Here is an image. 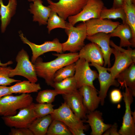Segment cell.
<instances>
[{
    "instance_id": "obj_1",
    "label": "cell",
    "mask_w": 135,
    "mask_h": 135,
    "mask_svg": "<svg viewBox=\"0 0 135 135\" xmlns=\"http://www.w3.org/2000/svg\"><path fill=\"white\" fill-rule=\"evenodd\" d=\"M57 58L47 62H43L38 57L34 64L37 76L43 78L50 86L54 82V77L55 72L60 68L72 63L75 62L79 58L78 53L54 54Z\"/></svg>"
},
{
    "instance_id": "obj_2",
    "label": "cell",
    "mask_w": 135,
    "mask_h": 135,
    "mask_svg": "<svg viewBox=\"0 0 135 135\" xmlns=\"http://www.w3.org/2000/svg\"><path fill=\"white\" fill-rule=\"evenodd\" d=\"M53 120L61 121L68 127L73 135H85L84 131L87 126L84 120L78 118L64 102L50 114Z\"/></svg>"
},
{
    "instance_id": "obj_3",
    "label": "cell",
    "mask_w": 135,
    "mask_h": 135,
    "mask_svg": "<svg viewBox=\"0 0 135 135\" xmlns=\"http://www.w3.org/2000/svg\"><path fill=\"white\" fill-rule=\"evenodd\" d=\"M66 26L65 31L68 38L62 43V51L77 52L85 45L84 41L87 36L85 22H82L74 26L66 22Z\"/></svg>"
},
{
    "instance_id": "obj_4",
    "label": "cell",
    "mask_w": 135,
    "mask_h": 135,
    "mask_svg": "<svg viewBox=\"0 0 135 135\" xmlns=\"http://www.w3.org/2000/svg\"><path fill=\"white\" fill-rule=\"evenodd\" d=\"M33 101L32 97L29 94L5 96L0 98V116L14 115L17 114V110L29 106Z\"/></svg>"
},
{
    "instance_id": "obj_5",
    "label": "cell",
    "mask_w": 135,
    "mask_h": 135,
    "mask_svg": "<svg viewBox=\"0 0 135 135\" xmlns=\"http://www.w3.org/2000/svg\"><path fill=\"white\" fill-rule=\"evenodd\" d=\"M17 64L14 69L10 70V78L16 76H22L31 82H36L38 80L34 65L29 59L27 52L23 49L20 51L16 58Z\"/></svg>"
},
{
    "instance_id": "obj_6",
    "label": "cell",
    "mask_w": 135,
    "mask_h": 135,
    "mask_svg": "<svg viewBox=\"0 0 135 135\" xmlns=\"http://www.w3.org/2000/svg\"><path fill=\"white\" fill-rule=\"evenodd\" d=\"M48 6L52 11L56 12L66 20L70 16L80 12L86 4L88 0H59L54 2L51 0H46Z\"/></svg>"
},
{
    "instance_id": "obj_7",
    "label": "cell",
    "mask_w": 135,
    "mask_h": 135,
    "mask_svg": "<svg viewBox=\"0 0 135 135\" xmlns=\"http://www.w3.org/2000/svg\"><path fill=\"white\" fill-rule=\"evenodd\" d=\"M34 104L21 109L18 113L12 116H3L5 124L10 128H29L32 122L37 118L34 111Z\"/></svg>"
},
{
    "instance_id": "obj_8",
    "label": "cell",
    "mask_w": 135,
    "mask_h": 135,
    "mask_svg": "<svg viewBox=\"0 0 135 135\" xmlns=\"http://www.w3.org/2000/svg\"><path fill=\"white\" fill-rule=\"evenodd\" d=\"M104 7L102 0H88L80 12L68 18V22L74 26L79 22H85L92 18H99L101 11Z\"/></svg>"
},
{
    "instance_id": "obj_9",
    "label": "cell",
    "mask_w": 135,
    "mask_h": 135,
    "mask_svg": "<svg viewBox=\"0 0 135 135\" xmlns=\"http://www.w3.org/2000/svg\"><path fill=\"white\" fill-rule=\"evenodd\" d=\"M75 64L74 77L76 82L77 88L86 85L95 88L93 82L98 78V73L91 69L89 62L84 59L79 58Z\"/></svg>"
},
{
    "instance_id": "obj_10",
    "label": "cell",
    "mask_w": 135,
    "mask_h": 135,
    "mask_svg": "<svg viewBox=\"0 0 135 135\" xmlns=\"http://www.w3.org/2000/svg\"><path fill=\"white\" fill-rule=\"evenodd\" d=\"M19 34L23 43L28 44L31 49L32 54L31 62L33 64L38 58L45 53L50 52H55L59 54L62 53V43L57 38L52 41H46L42 44L38 45L29 41L24 36L21 32H19Z\"/></svg>"
},
{
    "instance_id": "obj_11",
    "label": "cell",
    "mask_w": 135,
    "mask_h": 135,
    "mask_svg": "<svg viewBox=\"0 0 135 135\" xmlns=\"http://www.w3.org/2000/svg\"><path fill=\"white\" fill-rule=\"evenodd\" d=\"M122 93L126 110L123 118L122 125L118 131L120 135H135V118L132 116L130 106L133 101L134 96L132 90L125 86Z\"/></svg>"
},
{
    "instance_id": "obj_12",
    "label": "cell",
    "mask_w": 135,
    "mask_h": 135,
    "mask_svg": "<svg viewBox=\"0 0 135 135\" xmlns=\"http://www.w3.org/2000/svg\"><path fill=\"white\" fill-rule=\"evenodd\" d=\"M128 48V49L124 52L112 48V54L115 58V62L113 66L107 68V69L116 79L120 73L135 62V50L130 47Z\"/></svg>"
},
{
    "instance_id": "obj_13",
    "label": "cell",
    "mask_w": 135,
    "mask_h": 135,
    "mask_svg": "<svg viewBox=\"0 0 135 135\" xmlns=\"http://www.w3.org/2000/svg\"><path fill=\"white\" fill-rule=\"evenodd\" d=\"M90 66L94 67L98 72V78L100 85L98 96L100 99V104L103 106L109 88L111 86H118L120 84L116 78L108 71L107 68L94 63H91Z\"/></svg>"
},
{
    "instance_id": "obj_14",
    "label": "cell",
    "mask_w": 135,
    "mask_h": 135,
    "mask_svg": "<svg viewBox=\"0 0 135 135\" xmlns=\"http://www.w3.org/2000/svg\"><path fill=\"white\" fill-rule=\"evenodd\" d=\"M85 22L87 36L100 32L110 34L120 24L118 22H113L110 19L100 18H92Z\"/></svg>"
},
{
    "instance_id": "obj_15",
    "label": "cell",
    "mask_w": 135,
    "mask_h": 135,
    "mask_svg": "<svg viewBox=\"0 0 135 135\" xmlns=\"http://www.w3.org/2000/svg\"><path fill=\"white\" fill-rule=\"evenodd\" d=\"M64 102L79 119H86L88 112L84 105L82 97L78 89L62 94Z\"/></svg>"
},
{
    "instance_id": "obj_16",
    "label": "cell",
    "mask_w": 135,
    "mask_h": 135,
    "mask_svg": "<svg viewBox=\"0 0 135 135\" xmlns=\"http://www.w3.org/2000/svg\"><path fill=\"white\" fill-rule=\"evenodd\" d=\"M111 37L109 34L100 32L90 36H87L86 38L91 42L98 45L100 48L103 54L104 61V66H111L110 57L112 54V48L110 46V39Z\"/></svg>"
},
{
    "instance_id": "obj_17",
    "label": "cell",
    "mask_w": 135,
    "mask_h": 135,
    "mask_svg": "<svg viewBox=\"0 0 135 135\" xmlns=\"http://www.w3.org/2000/svg\"><path fill=\"white\" fill-rule=\"evenodd\" d=\"M79 58L84 59L88 62L103 66L104 61L103 54L99 46L91 42L85 45L78 53Z\"/></svg>"
},
{
    "instance_id": "obj_18",
    "label": "cell",
    "mask_w": 135,
    "mask_h": 135,
    "mask_svg": "<svg viewBox=\"0 0 135 135\" xmlns=\"http://www.w3.org/2000/svg\"><path fill=\"white\" fill-rule=\"evenodd\" d=\"M78 90L82 96L84 105L88 112L96 110L100 102L98 95V92L96 88L86 85L82 86Z\"/></svg>"
},
{
    "instance_id": "obj_19",
    "label": "cell",
    "mask_w": 135,
    "mask_h": 135,
    "mask_svg": "<svg viewBox=\"0 0 135 135\" xmlns=\"http://www.w3.org/2000/svg\"><path fill=\"white\" fill-rule=\"evenodd\" d=\"M87 120L85 122L90 126L91 135H101L112 126L105 123L102 117V114L97 110L88 112L86 115Z\"/></svg>"
},
{
    "instance_id": "obj_20",
    "label": "cell",
    "mask_w": 135,
    "mask_h": 135,
    "mask_svg": "<svg viewBox=\"0 0 135 135\" xmlns=\"http://www.w3.org/2000/svg\"><path fill=\"white\" fill-rule=\"evenodd\" d=\"M33 2V3L30 4L29 9L34 15L33 21L38 22L40 25L46 24L51 12V9L48 6L43 5L41 0H34Z\"/></svg>"
},
{
    "instance_id": "obj_21",
    "label": "cell",
    "mask_w": 135,
    "mask_h": 135,
    "mask_svg": "<svg viewBox=\"0 0 135 135\" xmlns=\"http://www.w3.org/2000/svg\"><path fill=\"white\" fill-rule=\"evenodd\" d=\"M116 78L121 86H126L132 91L135 96V64L133 63L120 73Z\"/></svg>"
},
{
    "instance_id": "obj_22",
    "label": "cell",
    "mask_w": 135,
    "mask_h": 135,
    "mask_svg": "<svg viewBox=\"0 0 135 135\" xmlns=\"http://www.w3.org/2000/svg\"><path fill=\"white\" fill-rule=\"evenodd\" d=\"M0 5L1 28L2 32H4L9 23L11 18L15 13L17 2L16 0H9L8 4L5 6L2 0H0Z\"/></svg>"
},
{
    "instance_id": "obj_23",
    "label": "cell",
    "mask_w": 135,
    "mask_h": 135,
    "mask_svg": "<svg viewBox=\"0 0 135 135\" xmlns=\"http://www.w3.org/2000/svg\"><path fill=\"white\" fill-rule=\"evenodd\" d=\"M110 34L111 37H117L120 38V47H130L131 46L130 40L132 32L131 28L127 24H120Z\"/></svg>"
},
{
    "instance_id": "obj_24",
    "label": "cell",
    "mask_w": 135,
    "mask_h": 135,
    "mask_svg": "<svg viewBox=\"0 0 135 135\" xmlns=\"http://www.w3.org/2000/svg\"><path fill=\"white\" fill-rule=\"evenodd\" d=\"M52 120L50 114L37 118L32 122L28 128L34 135H45Z\"/></svg>"
},
{
    "instance_id": "obj_25",
    "label": "cell",
    "mask_w": 135,
    "mask_h": 135,
    "mask_svg": "<svg viewBox=\"0 0 135 135\" xmlns=\"http://www.w3.org/2000/svg\"><path fill=\"white\" fill-rule=\"evenodd\" d=\"M10 87L12 94H29L37 92L41 89L40 84L31 82L29 80L17 82Z\"/></svg>"
},
{
    "instance_id": "obj_26",
    "label": "cell",
    "mask_w": 135,
    "mask_h": 135,
    "mask_svg": "<svg viewBox=\"0 0 135 135\" xmlns=\"http://www.w3.org/2000/svg\"><path fill=\"white\" fill-rule=\"evenodd\" d=\"M122 7L126 15V23L130 27L132 32L130 42L131 46H135V0L130 4H127L124 1Z\"/></svg>"
},
{
    "instance_id": "obj_27",
    "label": "cell",
    "mask_w": 135,
    "mask_h": 135,
    "mask_svg": "<svg viewBox=\"0 0 135 135\" xmlns=\"http://www.w3.org/2000/svg\"><path fill=\"white\" fill-rule=\"evenodd\" d=\"M51 86L62 95L78 89L74 76L68 78L59 82H54Z\"/></svg>"
},
{
    "instance_id": "obj_28",
    "label": "cell",
    "mask_w": 135,
    "mask_h": 135,
    "mask_svg": "<svg viewBox=\"0 0 135 135\" xmlns=\"http://www.w3.org/2000/svg\"><path fill=\"white\" fill-rule=\"evenodd\" d=\"M100 18L110 20L120 18L122 24L126 23V14L122 7L108 8L104 7L101 11Z\"/></svg>"
},
{
    "instance_id": "obj_29",
    "label": "cell",
    "mask_w": 135,
    "mask_h": 135,
    "mask_svg": "<svg viewBox=\"0 0 135 135\" xmlns=\"http://www.w3.org/2000/svg\"><path fill=\"white\" fill-rule=\"evenodd\" d=\"M47 135H72L67 126L60 121L53 120L49 126Z\"/></svg>"
},
{
    "instance_id": "obj_30",
    "label": "cell",
    "mask_w": 135,
    "mask_h": 135,
    "mask_svg": "<svg viewBox=\"0 0 135 135\" xmlns=\"http://www.w3.org/2000/svg\"><path fill=\"white\" fill-rule=\"evenodd\" d=\"M59 16L55 12L52 11L47 22L48 32L50 34L53 30L57 28L65 29L66 28V22Z\"/></svg>"
},
{
    "instance_id": "obj_31",
    "label": "cell",
    "mask_w": 135,
    "mask_h": 135,
    "mask_svg": "<svg viewBox=\"0 0 135 135\" xmlns=\"http://www.w3.org/2000/svg\"><path fill=\"white\" fill-rule=\"evenodd\" d=\"M75 70V62L71 63L60 68L54 75V82H59L68 78L74 76Z\"/></svg>"
},
{
    "instance_id": "obj_32",
    "label": "cell",
    "mask_w": 135,
    "mask_h": 135,
    "mask_svg": "<svg viewBox=\"0 0 135 135\" xmlns=\"http://www.w3.org/2000/svg\"><path fill=\"white\" fill-rule=\"evenodd\" d=\"M60 94V93L54 90L47 89L40 91L36 98L38 103H52L55 97Z\"/></svg>"
},
{
    "instance_id": "obj_33",
    "label": "cell",
    "mask_w": 135,
    "mask_h": 135,
    "mask_svg": "<svg viewBox=\"0 0 135 135\" xmlns=\"http://www.w3.org/2000/svg\"><path fill=\"white\" fill-rule=\"evenodd\" d=\"M54 106L52 103L34 104V111L37 118L51 114L54 110Z\"/></svg>"
},
{
    "instance_id": "obj_34",
    "label": "cell",
    "mask_w": 135,
    "mask_h": 135,
    "mask_svg": "<svg viewBox=\"0 0 135 135\" xmlns=\"http://www.w3.org/2000/svg\"><path fill=\"white\" fill-rule=\"evenodd\" d=\"M12 69L10 66H0V85H10L13 83L21 81L9 77V74Z\"/></svg>"
},
{
    "instance_id": "obj_35",
    "label": "cell",
    "mask_w": 135,
    "mask_h": 135,
    "mask_svg": "<svg viewBox=\"0 0 135 135\" xmlns=\"http://www.w3.org/2000/svg\"><path fill=\"white\" fill-rule=\"evenodd\" d=\"M10 135H34L28 128H12L9 133Z\"/></svg>"
},
{
    "instance_id": "obj_36",
    "label": "cell",
    "mask_w": 135,
    "mask_h": 135,
    "mask_svg": "<svg viewBox=\"0 0 135 135\" xmlns=\"http://www.w3.org/2000/svg\"><path fill=\"white\" fill-rule=\"evenodd\" d=\"M122 97V94L118 89H114L111 92L110 94V100L113 103L116 104L120 102Z\"/></svg>"
},
{
    "instance_id": "obj_37",
    "label": "cell",
    "mask_w": 135,
    "mask_h": 135,
    "mask_svg": "<svg viewBox=\"0 0 135 135\" xmlns=\"http://www.w3.org/2000/svg\"><path fill=\"white\" fill-rule=\"evenodd\" d=\"M118 126L115 123L111 127L106 130L104 133V135H120L118 131Z\"/></svg>"
},
{
    "instance_id": "obj_38",
    "label": "cell",
    "mask_w": 135,
    "mask_h": 135,
    "mask_svg": "<svg viewBox=\"0 0 135 135\" xmlns=\"http://www.w3.org/2000/svg\"><path fill=\"white\" fill-rule=\"evenodd\" d=\"M12 94L10 86L0 85V98L5 96Z\"/></svg>"
},
{
    "instance_id": "obj_39",
    "label": "cell",
    "mask_w": 135,
    "mask_h": 135,
    "mask_svg": "<svg viewBox=\"0 0 135 135\" xmlns=\"http://www.w3.org/2000/svg\"><path fill=\"white\" fill-rule=\"evenodd\" d=\"M124 0H114L112 7L118 8L122 7Z\"/></svg>"
},
{
    "instance_id": "obj_40",
    "label": "cell",
    "mask_w": 135,
    "mask_h": 135,
    "mask_svg": "<svg viewBox=\"0 0 135 135\" xmlns=\"http://www.w3.org/2000/svg\"><path fill=\"white\" fill-rule=\"evenodd\" d=\"M13 62L12 61H10L6 63H2L0 60V66H7L8 65L11 64Z\"/></svg>"
},
{
    "instance_id": "obj_41",
    "label": "cell",
    "mask_w": 135,
    "mask_h": 135,
    "mask_svg": "<svg viewBox=\"0 0 135 135\" xmlns=\"http://www.w3.org/2000/svg\"><path fill=\"white\" fill-rule=\"evenodd\" d=\"M135 0H124V1L128 4H131Z\"/></svg>"
},
{
    "instance_id": "obj_42",
    "label": "cell",
    "mask_w": 135,
    "mask_h": 135,
    "mask_svg": "<svg viewBox=\"0 0 135 135\" xmlns=\"http://www.w3.org/2000/svg\"><path fill=\"white\" fill-rule=\"evenodd\" d=\"M29 2L33 1L34 0H28Z\"/></svg>"
}]
</instances>
